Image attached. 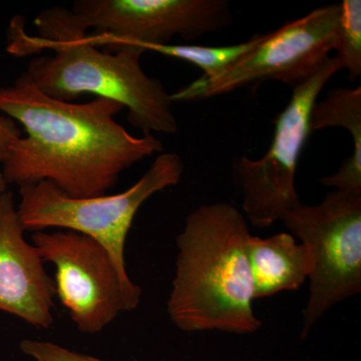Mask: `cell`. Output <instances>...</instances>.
I'll list each match as a JSON object with an SVG mask.
<instances>
[{
    "label": "cell",
    "mask_w": 361,
    "mask_h": 361,
    "mask_svg": "<svg viewBox=\"0 0 361 361\" xmlns=\"http://www.w3.org/2000/svg\"><path fill=\"white\" fill-rule=\"evenodd\" d=\"M123 109L104 97L84 104L54 99L23 75L0 87V111L26 132L2 164L7 184L49 180L73 198L104 196L123 171L164 151L155 135L135 137L116 122Z\"/></svg>",
    "instance_id": "6da1fadb"
},
{
    "label": "cell",
    "mask_w": 361,
    "mask_h": 361,
    "mask_svg": "<svg viewBox=\"0 0 361 361\" xmlns=\"http://www.w3.org/2000/svg\"><path fill=\"white\" fill-rule=\"evenodd\" d=\"M37 35L11 21L7 51L13 56L49 51L30 61L23 77L47 96L71 102L82 94L111 99L127 109L128 121L144 134H175L178 123L171 94L141 66L144 49L123 45L102 51L71 9H45L35 20Z\"/></svg>",
    "instance_id": "7a4b0ae2"
},
{
    "label": "cell",
    "mask_w": 361,
    "mask_h": 361,
    "mask_svg": "<svg viewBox=\"0 0 361 361\" xmlns=\"http://www.w3.org/2000/svg\"><path fill=\"white\" fill-rule=\"evenodd\" d=\"M245 215L230 203L206 204L188 216L178 235V255L167 312L185 332L251 334L262 322L254 290Z\"/></svg>",
    "instance_id": "3957f363"
},
{
    "label": "cell",
    "mask_w": 361,
    "mask_h": 361,
    "mask_svg": "<svg viewBox=\"0 0 361 361\" xmlns=\"http://www.w3.org/2000/svg\"><path fill=\"white\" fill-rule=\"evenodd\" d=\"M184 161L178 154L157 157L149 170L127 191L116 195L73 198L49 180L20 188L18 207L25 231L47 229L80 233L106 249L125 277V249L128 234L137 211L154 194L179 184Z\"/></svg>",
    "instance_id": "277c9868"
},
{
    "label": "cell",
    "mask_w": 361,
    "mask_h": 361,
    "mask_svg": "<svg viewBox=\"0 0 361 361\" xmlns=\"http://www.w3.org/2000/svg\"><path fill=\"white\" fill-rule=\"evenodd\" d=\"M281 221L313 256L304 338L332 306L361 292V193L332 192L317 205L300 204Z\"/></svg>",
    "instance_id": "5b68a950"
},
{
    "label": "cell",
    "mask_w": 361,
    "mask_h": 361,
    "mask_svg": "<svg viewBox=\"0 0 361 361\" xmlns=\"http://www.w3.org/2000/svg\"><path fill=\"white\" fill-rule=\"evenodd\" d=\"M341 4L318 7L288 21L263 39L234 65L212 78L201 77L174 94L171 101L199 102L279 80L292 89L315 75L336 51Z\"/></svg>",
    "instance_id": "8992f818"
},
{
    "label": "cell",
    "mask_w": 361,
    "mask_h": 361,
    "mask_svg": "<svg viewBox=\"0 0 361 361\" xmlns=\"http://www.w3.org/2000/svg\"><path fill=\"white\" fill-rule=\"evenodd\" d=\"M32 244L56 268V296L80 332L96 334L121 312L135 310L142 289L118 270L101 244L80 233L35 232Z\"/></svg>",
    "instance_id": "52a82bcc"
},
{
    "label": "cell",
    "mask_w": 361,
    "mask_h": 361,
    "mask_svg": "<svg viewBox=\"0 0 361 361\" xmlns=\"http://www.w3.org/2000/svg\"><path fill=\"white\" fill-rule=\"evenodd\" d=\"M341 70L339 61L329 58L313 77L292 89L290 101L275 120L272 144L262 158L235 159L233 170L244 215L256 227H269L300 205L296 169L311 133V111L323 87Z\"/></svg>",
    "instance_id": "ba28073f"
},
{
    "label": "cell",
    "mask_w": 361,
    "mask_h": 361,
    "mask_svg": "<svg viewBox=\"0 0 361 361\" xmlns=\"http://www.w3.org/2000/svg\"><path fill=\"white\" fill-rule=\"evenodd\" d=\"M97 47L123 45L145 51L175 37L195 40L232 23L227 0H78L73 4Z\"/></svg>",
    "instance_id": "9c48e42d"
},
{
    "label": "cell",
    "mask_w": 361,
    "mask_h": 361,
    "mask_svg": "<svg viewBox=\"0 0 361 361\" xmlns=\"http://www.w3.org/2000/svg\"><path fill=\"white\" fill-rule=\"evenodd\" d=\"M25 232L13 192L0 194V311L47 329L54 324V282Z\"/></svg>",
    "instance_id": "30bf717a"
},
{
    "label": "cell",
    "mask_w": 361,
    "mask_h": 361,
    "mask_svg": "<svg viewBox=\"0 0 361 361\" xmlns=\"http://www.w3.org/2000/svg\"><path fill=\"white\" fill-rule=\"evenodd\" d=\"M246 250L255 299L297 290L312 272L310 249L297 243L290 233H278L267 238L250 235Z\"/></svg>",
    "instance_id": "8fae6325"
},
{
    "label": "cell",
    "mask_w": 361,
    "mask_h": 361,
    "mask_svg": "<svg viewBox=\"0 0 361 361\" xmlns=\"http://www.w3.org/2000/svg\"><path fill=\"white\" fill-rule=\"evenodd\" d=\"M341 127L350 133L353 152L342 164V173L350 179L361 178V87L330 90L325 101L316 102L311 111L310 129Z\"/></svg>",
    "instance_id": "7c38bea8"
},
{
    "label": "cell",
    "mask_w": 361,
    "mask_h": 361,
    "mask_svg": "<svg viewBox=\"0 0 361 361\" xmlns=\"http://www.w3.org/2000/svg\"><path fill=\"white\" fill-rule=\"evenodd\" d=\"M262 39L263 35H255L245 42L227 47L166 44L151 47L149 51L193 63L203 71L202 77L212 78L234 65L242 56L250 52Z\"/></svg>",
    "instance_id": "4fadbf2b"
},
{
    "label": "cell",
    "mask_w": 361,
    "mask_h": 361,
    "mask_svg": "<svg viewBox=\"0 0 361 361\" xmlns=\"http://www.w3.org/2000/svg\"><path fill=\"white\" fill-rule=\"evenodd\" d=\"M341 7L334 58L348 71L349 80H355L361 75V1L344 0Z\"/></svg>",
    "instance_id": "5bb4252c"
},
{
    "label": "cell",
    "mask_w": 361,
    "mask_h": 361,
    "mask_svg": "<svg viewBox=\"0 0 361 361\" xmlns=\"http://www.w3.org/2000/svg\"><path fill=\"white\" fill-rule=\"evenodd\" d=\"M20 349L35 361H106L63 348L54 342L25 339Z\"/></svg>",
    "instance_id": "9a60e30c"
},
{
    "label": "cell",
    "mask_w": 361,
    "mask_h": 361,
    "mask_svg": "<svg viewBox=\"0 0 361 361\" xmlns=\"http://www.w3.org/2000/svg\"><path fill=\"white\" fill-rule=\"evenodd\" d=\"M21 137L23 135L16 122L8 116H0V165L6 160L14 142Z\"/></svg>",
    "instance_id": "2e32d148"
},
{
    "label": "cell",
    "mask_w": 361,
    "mask_h": 361,
    "mask_svg": "<svg viewBox=\"0 0 361 361\" xmlns=\"http://www.w3.org/2000/svg\"><path fill=\"white\" fill-rule=\"evenodd\" d=\"M7 186H8V184H7L6 179H4V174H2L1 171H0V194L7 191Z\"/></svg>",
    "instance_id": "e0dca14e"
}]
</instances>
